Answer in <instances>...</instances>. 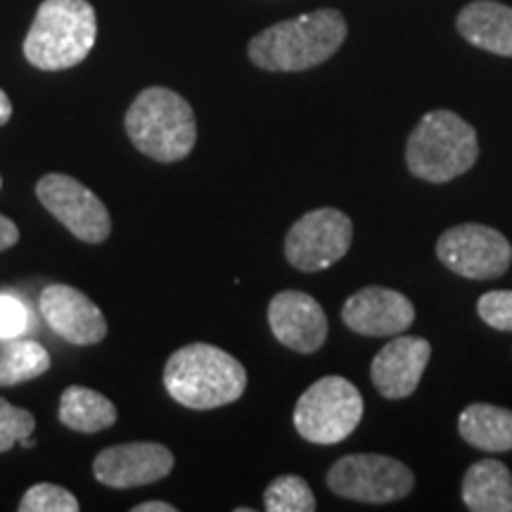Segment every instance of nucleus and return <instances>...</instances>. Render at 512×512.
Here are the masks:
<instances>
[{
	"mask_svg": "<svg viewBox=\"0 0 512 512\" xmlns=\"http://www.w3.org/2000/svg\"><path fill=\"white\" fill-rule=\"evenodd\" d=\"M31 316L22 299L12 294H0V339L22 337L29 330Z\"/></svg>",
	"mask_w": 512,
	"mask_h": 512,
	"instance_id": "25",
	"label": "nucleus"
},
{
	"mask_svg": "<svg viewBox=\"0 0 512 512\" xmlns=\"http://www.w3.org/2000/svg\"><path fill=\"white\" fill-rule=\"evenodd\" d=\"M17 242H19V228L8 219V216L0 214V252L15 247Z\"/></svg>",
	"mask_w": 512,
	"mask_h": 512,
	"instance_id": "26",
	"label": "nucleus"
},
{
	"mask_svg": "<svg viewBox=\"0 0 512 512\" xmlns=\"http://www.w3.org/2000/svg\"><path fill=\"white\" fill-rule=\"evenodd\" d=\"M463 503L472 512H512V475L501 460L470 465L463 477Z\"/></svg>",
	"mask_w": 512,
	"mask_h": 512,
	"instance_id": "17",
	"label": "nucleus"
},
{
	"mask_svg": "<svg viewBox=\"0 0 512 512\" xmlns=\"http://www.w3.org/2000/svg\"><path fill=\"white\" fill-rule=\"evenodd\" d=\"M458 432L479 451L508 453L512 451V411L491 403H470L460 413Z\"/></svg>",
	"mask_w": 512,
	"mask_h": 512,
	"instance_id": "18",
	"label": "nucleus"
},
{
	"mask_svg": "<svg viewBox=\"0 0 512 512\" xmlns=\"http://www.w3.org/2000/svg\"><path fill=\"white\" fill-rule=\"evenodd\" d=\"M354 240V223L344 211L323 207L309 211L287 230L285 256L304 273H318L347 256Z\"/></svg>",
	"mask_w": 512,
	"mask_h": 512,
	"instance_id": "8",
	"label": "nucleus"
},
{
	"mask_svg": "<svg viewBox=\"0 0 512 512\" xmlns=\"http://www.w3.org/2000/svg\"><path fill=\"white\" fill-rule=\"evenodd\" d=\"M430 356L432 347L427 339L396 335L377 351L370 366V380L384 399H406L418 389Z\"/></svg>",
	"mask_w": 512,
	"mask_h": 512,
	"instance_id": "15",
	"label": "nucleus"
},
{
	"mask_svg": "<svg viewBox=\"0 0 512 512\" xmlns=\"http://www.w3.org/2000/svg\"><path fill=\"white\" fill-rule=\"evenodd\" d=\"M347 19L335 8L306 12L256 34L247 55L264 72H306L320 67L347 41Z\"/></svg>",
	"mask_w": 512,
	"mask_h": 512,
	"instance_id": "1",
	"label": "nucleus"
},
{
	"mask_svg": "<svg viewBox=\"0 0 512 512\" xmlns=\"http://www.w3.org/2000/svg\"><path fill=\"white\" fill-rule=\"evenodd\" d=\"M477 157L475 126L451 110L427 112L406 143L408 171L427 183L456 181L475 166Z\"/></svg>",
	"mask_w": 512,
	"mask_h": 512,
	"instance_id": "5",
	"label": "nucleus"
},
{
	"mask_svg": "<svg viewBox=\"0 0 512 512\" xmlns=\"http://www.w3.org/2000/svg\"><path fill=\"white\" fill-rule=\"evenodd\" d=\"M268 325L273 337L287 349L313 354L328 339V316L311 294L278 292L268 304Z\"/></svg>",
	"mask_w": 512,
	"mask_h": 512,
	"instance_id": "13",
	"label": "nucleus"
},
{
	"mask_svg": "<svg viewBox=\"0 0 512 512\" xmlns=\"http://www.w3.org/2000/svg\"><path fill=\"white\" fill-rule=\"evenodd\" d=\"M36 430V420L27 408L12 406L10 401L0 399V453L10 451L22 439H29Z\"/></svg>",
	"mask_w": 512,
	"mask_h": 512,
	"instance_id": "23",
	"label": "nucleus"
},
{
	"mask_svg": "<svg viewBox=\"0 0 512 512\" xmlns=\"http://www.w3.org/2000/svg\"><path fill=\"white\" fill-rule=\"evenodd\" d=\"M363 420V396L354 382L325 375L299 396L294 427L299 437L318 446H335L354 434Z\"/></svg>",
	"mask_w": 512,
	"mask_h": 512,
	"instance_id": "6",
	"label": "nucleus"
},
{
	"mask_svg": "<svg viewBox=\"0 0 512 512\" xmlns=\"http://www.w3.org/2000/svg\"><path fill=\"white\" fill-rule=\"evenodd\" d=\"M98 17L88 0H43L24 38V57L41 72H62L91 55Z\"/></svg>",
	"mask_w": 512,
	"mask_h": 512,
	"instance_id": "3",
	"label": "nucleus"
},
{
	"mask_svg": "<svg viewBox=\"0 0 512 512\" xmlns=\"http://www.w3.org/2000/svg\"><path fill=\"white\" fill-rule=\"evenodd\" d=\"M79 508L72 491L48 482L31 486L19 503V512H79Z\"/></svg>",
	"mask_w": 512,
	"mask_h": 512,
	"instance_id": "22",
	"label": "nucleus"
},
{
	"mask_svg": "<svg viewBox=\"0 0 512 512\" xmlns=\"http://www.w3.org/2000/svg\"><path fill=\"white\" fill-rule=\"evenodd\" d=\"M12 117V102L8 98V93L0 88V126H5Z\"/></svg>",
	"mask_w": 512,
	"mask_h": 512,
	"instance_id": "28",
	"label": "nucleus"
},
{
	"mask_svg": "<svg viewBox=\"0 0 512 512\" xmlns=\"http://www.w3.org/2000/svg\"><path fill=\"white\" fill-rule=\"evenodd\" d=\"M413 484V472L401 460L380 453H351L328 470L332 494L358 503H396L411 494Z\"/></svg>",
	"mask_w": 512,
	"mask_h": 512,
	"instance_id": "7",
	"label": "nucleus"
},
{
	"mask_svg": "<svg viewBox=\"0 0 512 512\" xmlns=\"http://www.w3.org/2000/svg\"><path fill=\"white\" fill-rule=\"evenodd\" d=\"M36 195L50 214L74 238L100 245L110 238L112 219L100 197L86 185L64 174H46L36 185Z\"/></svg>",
	"mask_w": 512,
	"mask_h": 512,
	"instance_id": "10",
	"label": "nucleus"
},
{
	"mask_svg": "<svg viewBox=\"0 0 512 512\" xmlns=\"http://www.w3.org/2000/svg\"><path fill=\"white\" fill-rule=\"evenodd\" d=\"M264 508L268 512H313L316 510V496H313L306 479L297 475H283L268 484Z\"/></svg>",
	"mask_w": 512,
	"mask_h": 512,
	"instance_id": "21",
	"label": "nucleus"
},
{
	"mask_svg": "<svg viewBox=\"0 0 512 512\" xmlns=\"http://www.w3.org/2000/svg\"><path fill=\"white\" fill-rule=\"evenodd\" d=\"M437 256L448 271L470 280H494L505 275L512 247L501 230L482 223H460L437 240Z\"/></svg>",
	"mask_w": 512,
	"mask_h": 512,
	"instance_id": "9",
	"label": "nucleus"
},
{
	"mask_svg": "<svg viewBox=\"0 0 512 512\" xmlns=\"http://www.w3.org/2000/svg\"><path fill=\"white\" fill-rule=\"evenodd\" d=\"M60 422L74 432H102L117 422V406L95 389L72 384L60 396Z\"/></svg>",
	"mask_w": 512,
	"mask_h": 512,
	"instance_id": "19",
	"label": "nucleus"
},
{
	"mask_svg": "<svg viewBox=\"0 0 512 512\" xmlns=\"http://www.w3.org/2000/svg\"><path fill=\"white\" fill-rule=\"evenodd\" d=\"M43 318L62 339L76 347H91L107 337V320L100 306L69 285H48L38 299Z\"/></svg>",
	"mask_w": 512,
	"mask_h": 512,
	"instance_id": "14",
	"label": "nucleus"
},
{
	"mask_svg": "<svg viewBox=\"0 0 512 512\" xmlns=\"http://www.w3.org/2000/svg\"><path fill=\"white\" fill-rule=\"evenodd\" d=\"M344 325L356 335L396 337L415 320V306L406 294L389 287H363L342 306Z\"/></svg>",
	"mask_w": 512,
	"mask_h": 512,
	"instance_id": "12",
	"label": "nucleus"
},
{
	"mask_svg": "<svg viewBox=\"0 0 512 512\" xmlns=\"http://www.w3.org/2000/svg\"><path fill=\"white\" fill-rule=\"evenodd\" d=\"M50 368V354L34 339H5L0 349V387L36 380Z\"/></svg>",
	"mask_w": 512,
	"mask_h": 512,
	"instance_id": "20",
	"label": "nucleus"
},
{
	"mask_svg": "<svg viewBox=\"0 0 512 512\" xmlns=\"http://www.w3.org/2000/svg\"><path fill=\"white\" fill-rule=\"evenodd\" d=\"M0 188H3V178H0Z\"/></svg>",
	"mask_w": 512,
	"mask_h": 512,
	"instance_id": "29",
	"label": "nucleus"
},
{
	"mask_svg": "<svg viewBox=\"0 0 512 512\" xmlns=\"http://www.w3.org/2000/svg\"><path fill=\"white\" fill-rule=\"evenodd\" d=\"M174 470V453L155 441L110 446L93 460V475L112 489L155 484Z\"/></svg>",
	"mask_w": 512,
	"mask_h": 512,
	"instance_id": "11",
	"label": "nucleus"
},
{
	"mask_svg": "<svg viewBox=\"0 0 512 512\" xmlns=\"http://www.w3.org/2000/svg\"><path fill=\"white\" fill-rule=\"evenodd\" d=\"M126 133L145 157L164 164L181 162L197 143L195 112L171 88L150 86L128 107Z\"/></svg>",
	"mask_w": 512,
	"mask_h": 512,
	"instance_id": "4",
	"label": "nucleus"
},
{
	"mask_svg": "<svg viewBox=\"0 0 512 512\" xmlns=\"http://www.w3.org/2000/svg\"><path fill=\"white\" fill-rule=\"evenodd\" d=\"M133 512H176V505L164 503V501H150V503L136 505Z\"/></svg>",
	"mask_w": 512,
	"mask_h": 512,
	"instance_id": "27",
	"label": "nucleus"
},
{
	"mask_svg": "<svg viewBox=\"0 0 512 512\" xmlns=\"http://www.w3.org/2000/svg\"><path fill=\"white\" fill-rule=\"evenodd\" d=\"M477 313L489 328L512 332V290H494L479 297Z\"/></svg>",
	"mask_w": 512,
	"mask_h": 512,
	"instance_id": "24",
	"label": "nucleus"
},
{
	"mask_svg": "<svg viewBox=\"0 0 512 512\" xmlns=\"http://www.w3.org/2000/svg\"><path fill=\"white\" fill-rule=\"evenodd\" d=\"M458 34L486 53L512 57V8L498 0H475L458 12Z\"/></svg>",
	"mask_w": 512,
	"mask_h": 512,
	"instance_id": "16",
	"label": "nucleus"
},
{
	"mask_svg": "<svg viewBox=\"0 0 512 512\" xmlns=\"http://www.w3.org/2000/svg\"><path fill=\"white\" fill-rule=\"evenodd\" d=\"M164 387L192 411H211L238 401L247 389V370L214 344H188L166 361Z\"/></svg>",
	"mask_w": 512,
	"mask_h": 512,
	"instance_id": "2",
	"label": "nucleus"
}]
</instances>
